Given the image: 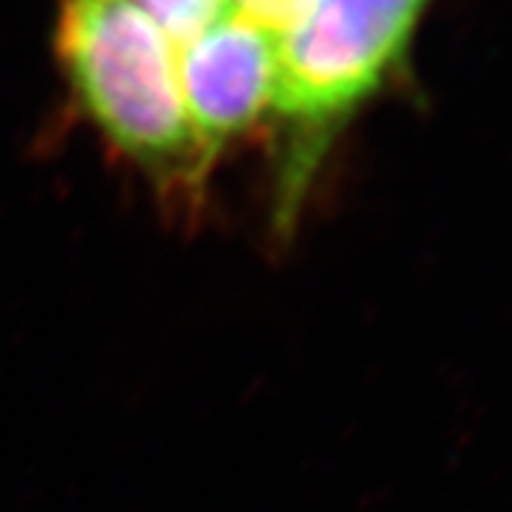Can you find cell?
Wrapping results in <instances>:
<instances>
[{
    "label": "cell",
    "instance_id": "3957f363",
    "mask_svg": "<svg viewBox=\"0 0 512 512\" xmlns=\"http://www.w3.org/2000/svg\"><path fill=\"white\" fill-rule=\"evenodd\" d=\"M177 73L195 136L214 162L229 143L273 115L279 42L229 13L177 52Z\"/></svg>",
    "mask_w": 512,
    "mask_h": 512
},
{
    "label": "cell",
    "instance_id": "5b68a950",
    "mask_svg": "<svg viewBox=\"0 0 512 512\" xmlns=\"http://www.w3.org/2000/svg\"><path fill=\"white\" fill-rule=\"evenodd\" d=\"M320 0H229L232 13L271 34L276 42L294 32Z\"/></svg>",
    "mask_w": 512,
    "mask_h": 512
},
{
    "label": "cell",
    "instance_id": "6da1fadb",
    "mask_svg": "<svg viewBox=\"0 0 512 512\" xmlns=\"http://www.w3.org/2000/svg\"><path fill=\"white\" fill-rule=\"evenodd\" d=\"M55 39L86 115L125 159L169 188L206 180L177 52L130 0H63Z\"/></svg>",
    "mask_w": 512,
    "mask_h": 512
},
{
    "label": "cell",
    "instance_id": "7a4b0ae2",
    "mask_svg": "<svg viewBox=\"0 0 512 512\" xmlns=\"http://www.w3.org/2000/svg\"><path fill=\"white\" fill-rule=\"evenodd\" d=\"M429 0H320L279 39L273 115L292 128L286 188L307 180L315 146L351 117L406 58Z\"/></svg>",
    "mask_w": 512,
    "mask_h": 512
},
{
    "label": "cell",
    "instance_id": "277c9868",
    "mask_svg": "<svg viewBox=\"0 0 512 512\" xmlns=\"http://www.w3.org/2000/svg\"><path fill=\"white\" fill-rule=\"evenodd\" d=\"M180 52L232 13L229 0H130Z\"/></svg>",
    "mask_w": 512,
    "mask_h": 512
}]
</instances>
